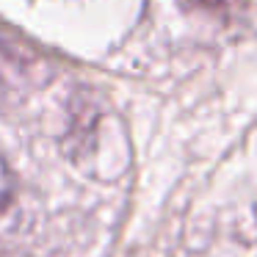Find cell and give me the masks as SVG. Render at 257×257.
<instances>
[{
	"label": "cell",
	"instance_id": "obj_1",
	"mask_svg": "<svg viewBox=\"0 0 257 257\" xmlns=\"http://www.w3.org/2000/svg\"><path fill=\"white\" fill-rule=\"evenodd\" d=\"M12 194H14V177H12V172H9L6 161L0 158V210L12 202Z\"/></svg>",
	"mask_w": 257,
	"mask_h": 257
},
{
	"label": "cell",
	"instance_id": "obj_2",
	"mask_svg": "<svg viewBox=\"0 0 257 257\" xmlns=\"http://www.w3.org/2000/svg\"><path fill=\"white\" fill-rule=\"evenodd\" d=\"M199 6H207V9H224V6H238L243 0H194Z\"/></svg>",
	"mask_w": 257,
	"mask_h": 257
}]
</instances>
